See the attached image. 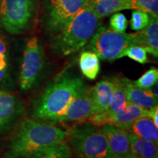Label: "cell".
Masks as SVG:
<instances>
[{"label": "cell", "instance_id": "32", "mask_svg": "<svg viewBox=\"0 0 158 158\" xmlns=\"http://www.w3.org/2000/svg\"><path fill=\"white\" fill-rule=\"evenodd\" d=\"M6 76L5 70H0V81H3Z\"/></svg>", "mask_w": 158, "mask_h": 158}, {"label": "cell", "instance_id": "13", "mask_svg": "<svg viewBox=\"0 0 158 158\" xmlns=\"http://www.w3.org/2000/svg\"><path fill=\"white\" fill-rule=\"evenodd\" d=\"M123 82L127 101L140 107L150 109L157 106V98L152 90H146L138 87L133 81L123 77Z\"/></svg>", "mask_w": 158, "mask_h": 158}, {"label": "cell", "instance_id": "21", "mask_svg": "<svg viewBox=\"0 0 158 158\" xmlns=\"http://www.w3.org/2000/svg\"><path fill=\"white\" fill-rule=\"evenodd\" d=\"M72 156L70 148L64 141L57 145L40 149L21 158H72Z\"/></svg>", "mask_w": 158, "mask_h": 158}, {"label": "cell", "instance_id": "12", "mask_svg": "<svg viewBox=\"0 0 158 158\" xmlns=\"http://www.w3.org/2000/svg\"><path fill=\"white\" fill-rule=\"evenodd\" d=\"M132 34L134 44L143 47L154 56H158V15H150L149 24L142 30Z\"/></svg>", "mask_w": 158, "mask_h": 158}, {"label": "cell", "instance_id": "22", "mask_svg": "<svg viewBox=\"0 0 158 158\" xmlns=\"http://www.w3.org/2000/svg\"><path fill=\"white\" fill-rule=\"evenodd\" d=\"M157 80L158 70L155 68H152L133 83L138 87L146 90H151Z\"/></svg>", "mask_w": 158, "mask_h": 158}, {"label": "cell", "instance_id": "17", "mask_svg": "<svg viewBox=\"0 0 158 158\" xmlns=\"http://www.w3.org/2000/svg\"><path fill=\"white\" fill-rule=\"evenodd\" d=\"M131 153L137 158H155L158 157L157 144L138 137L129 132Z\"/></svg>", "mask_w": 158, "mask_h": 158}, {"label": "cell", "instance_id": "28", "mask_svg": "<svg viewBox=\"0 0 158 158\" xmlns=\"http://www.w3.org/2000/svg\"><path fill=\"white\" fill-rule=\"evenodd\" d=\"M7 66L5 54H0V70H5Z\"/></svg>", "mask_w": 158, "mask_h": 158}, {"label": "cell", "instance_id": "8", "mask_svg": "<svg viewBox=\"0 0 158 158\" xmlns=\"http://www.w3.org/2000/svg\"><path fill=\"white\" fill-rule=\"evenodd\" d=\"M87 2L88 0H49L47 26L50 31L56 35L64 30Z\"/></svg>", "mask_w": 158, "mask_h": 158}, {"label": "cell", "instance_id": "4", "mask_svg": "<svg viewBox=\"0 0 158 158\" xmlns=\"http://www.w3.org/2000/svg\"><path fill=\"white\" fill-rule=\"evenodd\" d=\"M66 143L77 158H111L107 139L100 128L81 124L68 130Z\"/></svg>", "mask_w": 158, "mask_h": 158}, {"label": "cell", "instance_id": "25", "mask_svg": "<svg viewBox=\"0 0 158 158\" xmlns=\"http://www.w3.org/2000/svg\"><path fill=\"white\" fill-rule=\"evenodd\" d=\"M133 4L134 10L149 13V15H158V0H131Z\"/></svg>", "mask_w": 158, "mask_h": 158}, {"label": "cell", "instance_id": "9", "mask_svg": "<svg viewBox=\"0 0 158 158\" xmlns=\"http://www.w3.org/2000/svg\"><path fill=\"white\" fill-rule=\"evenodd\" d=\"M96 113L92 89L86 88L76 97L66 108L64 113L56 118V122H84Z\"/></svg>", "mask_w": 158, "mask_h": 158}, {"label": "cell", "instance_id": "23", "mask_svg": "<svg viewBox=\"0 0 158 158\" xmlns=\"http://www.w3.org/2000/svg\"><path fill=\"white\" fill-rule=\"evenodd\" d=\"M150 15L140 10H133L130 21V29L133 31H139L149 24Z\"/></svg>", "mask_w": 158, "mask_h": 158}, {"label": "cell", "instance_id": "1", "mask_svg": "<svg viewBox=\"0 0 158 158\" xmlns=\"http://www.w3.org/2000/svg\"><path fill=\"white\" fill-rule=\"evenodd\" d=\"M86 86L78 77L64 72L59 75L33 105L35 119L49 124L62 115L73 99L81 93Z\"/></svg>", "mask_w": 158, "mask_h": 158}, {"label": "cell", "instance_id": "18", "mask_svg": "<svg viewBox=\"0 0 158 158\" xmlns=\"http://www.w3.org/2000/svg\"><path fill=\"white\" fill-rule=\"evenodd\" d=\"M138 137L158 143V127L149 116L136 119L129 130Z\"/></svg>", "mask_w": 158, "mask_h": 158}, {"label": "cell", "instance_id": "10", "mask_svg": "<svg viewBox=\"0 0 158 158\" xmlns=\"http://www.w3.org/2000/svg\"><path fill=\"white\" fill-rule=\"evenodd\" d=\"M100 129L107 139L112 155L122 156L131 153L129 132L110 124L102 126Z\"/></svg>", "mask_w": 158, "mask_h": 158}, {"label": "cell", "instance_id": "11", "mask_svg": "<svg viewBox=\"0 0 158 158\" xmlns=\"http://www.w3.org/2000/svg\"><path fill=\"white\" fill-rule=\"evenodd\" d=\"M145 116H149V109H146L127 102L121 110L112 114H110L108 124L129 132L132 124L136 119Z\"/></svg>", "mask_w": 158, "mask_h": 158}, {"label": "cell", "instance_id": "15", "mask_svg": "<svg viewBox=\"0 0 158 158\" xmlns=\"http://www.w3.org/2000/svg\"><path fill=\"white\" fill-rule=\"evenodd\" d=\"M96 15L100 19L124 10H134L131 0H91Z\"/></svg>", "mask_w": 158, "mask_h": 158}, {"label": "cell", "instance_id": "20", "mask_svg": "<svg viewBox=\"0 0 158 158\" xmlns=\"http://www.w3.org/2000/svg\"><path fill=\"white\" fill-rule=\"evenodd\" d=\"M110 79L113 85V89L111 101L107 111L112 114L121 110L127 104V101L124 91L123 77L116 76Z\"/></svg>", "mask_w": 158, "mask_h": 158}, {"label": "cell", "instance_id": "3", "mask_svg": "<svg viewBox=\"0 0 158 158\" xmlns=\"http://www.w3.org/2000/svg\"><path fill=\"white\" fill-rule=\"evenodd\" d=\"M101 24V19L96 15L91 0L73 19L68 27L54 35L51 48L55 54L66 56L78 52L89 42Z\"/></svg>", "mask_w": 158, "mask_h": 158}, {"label": "cell", "instance_id": "24", "mask_svg": "<svg viewBox=\"0 0 158 158\" xmlns=\"http://www.w3.org/2000/svg\"><path fill=\"white\" fill-rule=\"evenodd\" d=\"M124 56H127L140 64H146L149 62L147 51L143 47L139 45H131L124 51Z\"/></svg>", "mask_w": 158, "mask_h": 158}, {"label": "cell", "instance_id": "5", "mask_svg": "<svg viewBox=\"0 0 158 158\" xmlns=\"http://www.w3.org/2000/svg\"><path fill=\"white\" fill-rule=\"evenodd\" d=\"M87 44V49L108 62L124 57V51L135 45L132 33L117 32L106 27H99Z\"/></svg>", "mask_w": 158, "mask_h": 158}, {"label": "cell", "instance_id": "27", "mask_svg": "<svg viewBox=\"0 0 158 158\" xmlns=\"http://www.w3.org/2000/svg\"><path fill=\"white\" fill-rule=\"evenodd\" d=\"M152 118L154 123L158 127V107L157 106H154L149 109V116Z\"/></svg>", "mask_w": 158, "mask_h": 158}, {"label": "cell", "instance_id": "31", "mask_svg": "<svg viewBox=\"0 0 158 158\" xmlns=\"http://www.w3.org/2000/svg\"><path fill=\"white\" fill-rule=\"evenodd\" d=\"M152 87H153V89L152 92L154 95L157 98H158V82L157 81L155 83V85H154Z\"/></svg>", "mask_w": 158, "mask_h": 158}, {"label": "cell", "instance_id": "14", "mask_svg": "<svg viewBox=\"0 0 158 158\" xmlns=\"http://www.w3.org/2000/svg\"><path fill=\"white\" fill-rule=\"evenodd\" d=\"M91 89L96 113L107 110L110 106L112 98L113 85L111 79H102Z\"/></svg>", "mask_w": 158, "mask_h": 158}, {"label": "cell", "instance_id": "6", "mask_svg": "<svg viewBox=\"0 0 158 158\" xmlns=\"http://www.w3.org/2000/svg\"><path fill=\"white\" fill-rule=\"evenodd\" d=\"M35 0H0V21L13 35L27 29L35 13Z\"/></svg>", "mask_w": 158, "mask_h": 158}, {"label": "cell", "instance_id": "7", "mask_svg": "<svg viewBox=\"0 0 158 158\" xmlns=\"http://www.w3.org/2000/svg\"><path fill=\"white\" fill-rule=\"evenodd\" d=\"M44 68V54L37 37H31L26 43L19 76L20 87L29 90L34 86Z\"/></svg>", "mask_w": 158, "mask_h": 158}, {"label": "cell", "instance_id": "34", "mask_svg": "<svg viewBox=\"0 0 158 158\" xmlns=\"http://www.w3.org/2000/svg\"><path fill=\"white\" fill-rule=\"evenodd\" d=\"M76 158H77V157H76Z\"/></svg>", "mask_w": 158, "mask_h": 158}, {"label": "cell", "instance_id": "29", "mask_svg": "<svg viewBox=\"0 0 158 158\" xmlns=\"http://www.w3.org/2000/svg\"><path fill=\"white\" fill-rule=\"evenodd\" d=\"M6 52V44L2 38L0 37V54H5Z\"/></svg>", "mask_w": 158, "mask_h": 158}, {"label": "cell", "instance_id": "33", "mask_svg": "<svg viewBox=\"0 0 158 158\" xmlns=\"http://www.w3.org/2000/svg\"><path fill=\"white\" fill-rule=\"evenodd\" d=\"M155 158H158V157H155Z\"/></svg>", "mask_w": 158, "mask_h": 158}, {"label": "cell", "instance_id": "19", "mask_svg": "<svg viewBox=\"0 0 158 158\" xmlns=\"http://www.w3.org/2000/svg\"><path fill=\"white\" fill-rule=\"evenodd\" d=\"M79 68L86 78L94 80L100 73V58L92 51H82L79 58Z\"/></svg>", "mask_w": 158, "mask_h": 158}, {"label": "cell", "instance_id": "2", "mask_svg": "<svg viewBox=\"0 0 158 158\" xmlns=\"http://www.w3.org/2000/svg\"><path fill=\"white\" fill-rule=\"evenodd\" d=\"M68 131L51 124L26 118L11 138L6 158H21L65 141Z\"/></svg>", "mask_w": 158, "mask_h": 158}, {"label": "cell", "instance_id": "30", "mask_svg": "<svg viewBox=\"0 0 158 158\" xmlns=\"http://www.w3.org/2000/svg\"><path fill=\"white\" fill-rule=\"evenodd\" d=\"M111 158H137V157H136L135 156H134L132 153H130V154H129V155H122V156L112 155Z\"/></svg>", "mask_w": 158, "mask_h": 158}, {"label": "cell", "instance_id": "16", "mask_svg": "<svg viewBox=\"0 0 158 158\" xmlns=\"http://www.w3.org/2000/svg\"><path fill=\"white\" fill-rule=\"evenodd\" d=\"M16 111V98L10 92L0 90V131L10 124Z\"/></svg>", "mask_w": 158, "mask_h": 158}, {"label": "cell", "instance_id": "26", "mask_svg": "<svg viewBox=\"0 0 158 158\" xmlns=\"http://www.w3.org/2000/svg\"><path fill=\"white\" fill-rule=\"evenodd\" d=\"M128 21L123 13H114L110 18V29L117 32H125L127 28Z\"/></svg>", "mask_w": 158, "mask_h": 158}]
</instances>
